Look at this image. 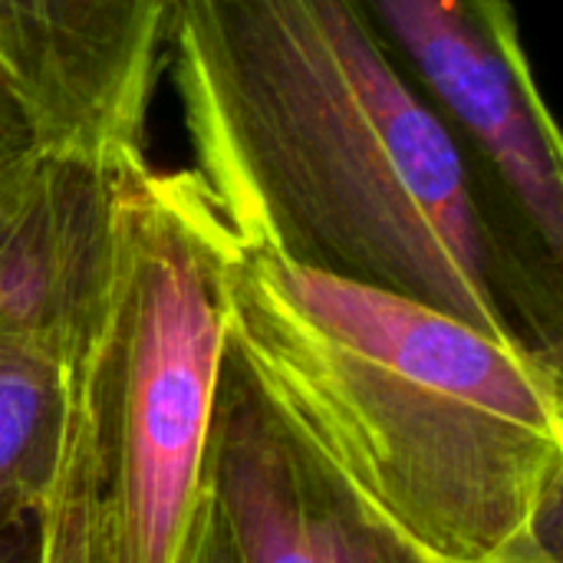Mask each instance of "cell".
I'll return each mask as SVG.
<instances>
[{"mask_svg": "<svg viewBox=\"0 0 563 563\" xmlns=\"http://www.w3.org/2000/svg\"><path fill=\"white\" fill-rule=\"evenodd\" d=\"M0 563H33V511L0 531Z\"/></svg>", "mask_w": 563, "mask_h": 563, "instance_id": "obj_11", "label": "cell"}, {"mask_svg": "<svg viewBox=\"0 0 563 563\" xmlns=\"http://www.w3.org/2000/svg\"><path fill=\"white\" fill-rule=\"evenodd\" d=\"M181 563H234L208 485H205V495H201V501L195 508V518H191V528H188V541H185V551H181Z\"/></svg>", "mask_w": 563, "mask_h": 563, "instance_id": "obj_9", "label": "cell"}, {"mask_svg": "<svg viewBox=\"0 0 563 563\" xmlns=\"http://www.w3.org/2000/svg\"><path fill=\"white\" fill-rule=\"evenodd\" d=\"M109 356L106 310L73 350L46 485L33 505V563H92L96 498L106 462Z\"/></svg>", "mask_w": 563, "mask_h": 563, "instance_id": "obj_7", "label": "cell"}, {"mask_svg": "<svg viewBox=\"0 0 563 563\" xmlns=\"http://www.w3.org/2000/svg\"><path fill=\"white\" fill-rule=\"evenodd\" d=\"M168 46L195 175L241 244L528 340V261L356 0H175Z\"/></svg>", "mask_w": 563, "mask_h": 563, "instance_id": "obj_2", "label": "cell"}, {"mask_svg": "<svg viewBox=\"0 0 563 563\" xmlns=\"http://www.w3.org/2000/svg\"><path fill=\"white\" fill-rule=\"evenodd\" d=\"M208 488L234 563H409L303 468L228 353Z\"/></svg>", "mask_w": 563, "mask_h": 563, "instance_id": "obj_6", "label": "cell"}, {"mask_svg": "<svg viewBox=\"0 0 563 563\" xmlns=\"http://www.w3.org/2000/svg\"><path fill=\"white\" fill-rule=\"evenodd\" d=\"M224 353L303 468L409 563H561L554 350L234 238Z\"/></svg>", "mask_w": 563, "mask_h": 563, "instance_id": "obj_1", "label": "cell"}, {"mask_svg": "<svg viewBox=\"0 0 563 563\" xmlns=\"http://www.w3.org/2000/svg\"><path fill=\"white\" fill-rule=\"evenodd\" d=\"M175 0H0V79L36 145L145 152Z\"/></svg>", "mask_w": 563, "mask_h": 563, "instance_id": "obj_5", "label": "cell"}, {"mask_svg": "<svg viewBox=\"0 0 563 563\" xmlns=\"http://www.w3.org/2000/svg\"><path fill=\"white\" fill-rule=\"evenodd\" d=\"M406 79L495 181L505 208L558 274L563 148L525 56L511 0H356Z\"/></svg>", "mask_w": 563, "mask_h": 563, "instance_id": "obj_4", "label": "cell"}, {"mask_svg": "<svg viewBox=\"0 0 563 563\" xmlns=\"http://www.w3.org/2000/svg\"><path fill=\"white\" fill-rule=\"evenodd\" d=\"M26 145H33V135H30V125L23 119V112L16 109L10 89L3 86L0 79V162L23 152Z\"/></svg>", "mask_w": 563, "mask_h": 563, "instance_id": "obj_10", "label": "cell"}, {"mask_svg": "<svg viewBox=\"0 0 563 563\" xmlns=\"http://www.w3.org/2000/svg\"><path fill=\"white\" fill-rule=\"evenodd\" d=\"M73 350L0 333V531L23 521L46 485Z\"/></svg>", "mask_w": 563, "mask_h": 563, "instance_id": "obj_8", "label": "cell"}, {"mask_svg": "<svg viewBox=\"0 0 563 563\" xmlns=\"http://www.w3.org/2000/svg\"><path fill=\"white\" fill-rule=\"evenodd\" d=\"M234 234L195 172H115L109 426L92 563H181L208 485Z\"/></svg>", "mask_w": 563, "mask_h": 563, "instance_id": "obj_3", "label": "cell"}]
</instances>
